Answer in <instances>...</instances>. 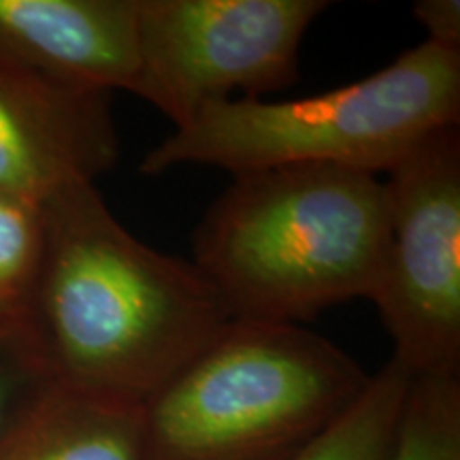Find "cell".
Listing matches in <instances>:
<instances>
[{"label":"cell","mask_w":460,"mask_h":460,"mask_svg":"<svg viewBox=\"0 0 460 460\" xmlns=\"http://www.w3.org/2000/svg\"><path fill=\"white\" fill-rule=\"evenodd\" d=\"M45 247L24 335L51 384L143 407L230 315L192 261L118 222L94 183L43 205Z\"/></svg>","instance_id":"6da1fadb"},{"label":"cell","mask_w":460,"mask_h":460,"mask_svg":"<svg viewBox=\"0 0 460 460\" xmlns=\"http://www.w3.org/2000/svg\"><path fill=\"white\" fill-rule=\"evenodd\" d=\"M386 226L379 175L332 164L241 172L194 230L192 262L230 320L298 324L371 301Z\"/></svg>","instance_id":"7a4b0ae2"},{"label":"cell","mask_w":460,"mask_h":460,"mask_svg":"<svg viewBox=\"0 0 460 460\" xmlns=\"http://www.w3.org/2000/svg\"><path fill=\"white\" fill-rule=\"evenodd\" d=\"M369 379L301 324L228 320L141 407L146 460H292Z\"/></svg>","instance_id":"3957f363"},{"label":"cell","mask_w":460,"mask_h":460,"mask_svg":"<svg viewBox=\"0 0 460 460\" xmlns=\"http://www.w3.org/2000/svg\"><path fill=\"white\" fill-rule=\"evenodd\" d=\"M444 126H460V49L424 41L345 88L296 101L234 99L207 107L143 156V175L181 164L230 175L288 164L388 172Z\"/></svg>","instance_id":"277c9868"},{"label":"cell","mask_w":460,"mask_h":460,"mask_svg":"<svg viewBox=\"0 0 460 460\" xmlns=\"http://www.w3.org/2000/svg\"><path fill=\"white\" fill-rule=\"evenodd\" d=\"M326 0H137L139 96L175 128L217 102L262 99L298 79V51Z\"/></svg>","instance_id":"5b68a950"},{"label":"cell","mask_w":460,"mask_h":460,"mask_svg":"<svg viewBox=\"0 0 460 460\" xmlns=\"http://www.w3.org/2000/svg\"><path fill=\"white\" fill-rule=\"evenodd\" d=\"M388 226L371 303L411 377L460 371V126L437 128L386 172Z\"/></svg>","instance_id":"8992f818"},{"label":"cell","mask_w":460,"mask_h":460,"mask_svg":"<svg viewBox=\"0 0 460 460\" xmlns=\"http://www.w3.org/2000/svg\"><path fill=\"white\" fill-rule=\"evenodd\" d=\"M119 156L111 94L0 66V194L43 207Z\"/></svg>","instance_id":"52a82bcc"},{"label":"cell","mask_w":460,"mask_h":460,"mask_svg":"<svg viewBox=\"0 0 460 460\" xmlns=\"http://www.w3.org/2000/svg\"><path fill=\"white\" fill-rule=\"evenodd\" d=\"M0 66L71 90H130L137 0H0Z\"/></svg>","instance_id":"ba28073f"},{"label":"cell","mask_w":460,"mask_h":460,"mask_svg":"<svg viewBox=\"0 0 460 460\" xmlns=\"http://www.w3.org/2000/svg\"><path fill=\"white\" fill-rule=\"evenodd\" d=\"M0 460H146L141 407L51 386L0 441Z\"/></svg>","instance_id":"9c48e42d"},{"label":"cell","mask_w":460,"mask_h":460,"mask_svg":"<svg viewBox=\"0 0 460 460\" xmlns=\"http://www.w3.org/2000/svg\"><path fill=\"white\" fill-rule=\"evenodd\" d=\"M411 376L390 358L352 405L292 460L393 458Z\"/></svg>","instance_id":"30bf717a"},{"label":"cell","mask_w":460,"mask_h":460,"mask_svg":"<svg viewBox=\"0 0 460 460\" xmlns=\"http://www.w3.org/2000/svg\"><path fill=\"white\" fill-rule=\"evenodd\" d=\"M43 247V207L0 194V335L26 329Z\"/></svg>","instance_id":"8fae6325"},{"label":"cell","mask_w":460,"mask_h":460,"mask_svg":"<svg viewBox=\"0 0 460 460\" xmlns=\"http://www.w3.org/2000/svg\"><path fill=\"white\" fill-rule=\"evenodd\" d=\"M390 460H460L458 377H413Z\"/></svg>","instance_id":"7c38bea8"},{"label":"cell","mask_w":460,"mask_h":460,"mask_svg":"<svg viewBox=\"0 0 460 460\" xmlns=\"http://www.w3.org/2000/svg\"><path fill=\"white\" fill-rule=\"evenodd\" d=\"M54 386L24 332L0 335V441Z\"/></svg>","instance_id":"4fadbf2b"},{"label":"cell","mask_w":460,"mask_h":460,"mask_svg":"<svg viewBox=\"0 0 460 460\" xmlns=\"http://www.w3.org/2000/svg\"><path fill=\"white\" fill-rule=\"evenodd\" d=\"M413 15L427 31V41L460 49V0H418Z\"/></svg>","instance_id":"5bb4252c"}]
</instances>
